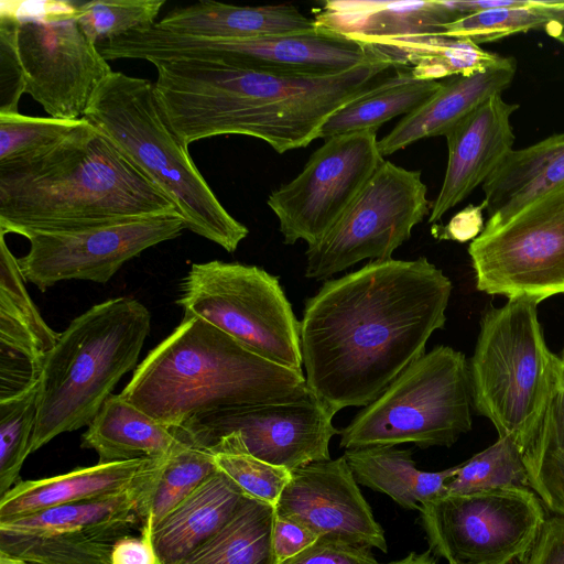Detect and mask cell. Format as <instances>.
Returning a JSON list of instances; mask_svg holds the SVG:
<instances>
[{"mask_svg":"<svg viewBox=\"0 0 564 564\" xmlns=\"http://www.w3.org/2000/svg\"><path fill=\"white\" fill-rule=\"evenodd\" d=\"M452 289L425 257L373 260L326 280L300 321L308 389L335 413L371 403L444 328Z\"/></svg>","mask_w":564,"mask_h":564,"instance_id":"1","label":"cell"},{"mask_svg":"<svg viewBox=\"0 0 564 564\" xmlns=\"http://www.w3.org/2000/svg\"><path fill=\"white\" fill-rule=\"evenodd\" d=\"M153 65L158 101L185 147L241 134L278 153L307 147L334 112L399 68L388 57L329 76L280 75L195 59Z\"/></svg>","mask_w":564,"mask_h":564,"instance_id":"2","label":"cell"},{"mask_svg":"<svg viewBox=\"0 0 564 564\" xmlns=\"http://www.w3.org/2000/svg\"><path fill=\"white\" fill-rule=\"evenodd\" d=\"M167 214H178L172 200L90 123L36 159L0 167L4 235Z\"/></svg>","mask_w":564,"mask_h":564,"instance_id":"3","label":"cell"},{"mask_svg":"<svg viewBox=\"0 0 564 564\" xmlns=\"http://www.w3.org/2000/svg\"><path fill=\"white\" fill-rule=\"evenodd\" d=\"M308 390L303 371L269 361L191 316L147 355L120 395L174 430L198 415L289 401Z\"/></svg>","mask_w":564,"mask_h":564,"instance_id":"4","label":"cell"},{"mask_svg":"<svg viewBox=\"0 0 564 564\" xmlns=\"http://www.w3.org/2000/svg\"><path fill=\"white\" fill-rule=\"evenodd\" d=\"M83 118L172 200L186 229L236 251L249 230L223 206L167 123L154 83L112 70Z\"/></svg>","mask_w":564,"mask_h":564,"instance_id":"5","label":"cell"},{"mask_svg":"<svg viewBox=\"0 0 564 564\" xmlns=\"http://www.w3.org/2000/svg\"><path fill=\"white\" fill-rule=\"evenodd\" d=\"M150 328L149 310L127 296L96 304L69 323L43 364L30 454L62 433L89 425L137 366Z\"/></svg>","mask_w":564,"mask_h":564,"instance_id":"6","label":"cell"},{"mask_svg":"<svg viewBox=\"0 0 564 564\" xmlns=\"http://www.w3.org/2000/svg\"><path fill=\"white\" fill-rule=\"evenodd\" d=\"M538 305L520 297L487 310L468 362L474 410L522 452L544 415L557 375V355L546 345Z\"/></svg>","mask_w":564,"mask_h":564,"instance_id":"7","label":"cell"},{"mask_svg":"<svg viewBox=\"0 0 564 564\" xmlns=\"http://www.w3.org/2000/svg\"><path fill=\"white\" fill-rule=\"evenodd\" d=\"M465 355L438 345L406 367L339 433L345 449L369 446L449 447L471 430Z\"/></svg>","mask_w":564,"mask_h":564,"instance_id":"8","label":"cell"},{"mask_svg":"<svg viewBox=\"0 0 564 564\" xmlns=\"http://www.w3.org/2000/svg\"><path fill=\"white\" fill-rule=\"evenodd\" d=\"M105 51L110 61L195 59L293 76L336 75L387 57L359 41L318 31L213 39L173 34L155 23L109 41Z\"/></svg>","mask_w":564,"mask_h":564,"instance_id":"9","label":"cell"},{"mask_svg":"<svg viewBox=\"0 0 564 564\" xmlns=\"http://www.w3.org/2000/svg\"><path fill=\"white\" fill-rule=\"evenodd\" d=\"M184 317H199L256 355L302 370L300 322L279 279L238 262L194 263L177 300Z\"/></svg>","mask_w":564,"mask_h":564,"instance_id":"10","label":"cell"},{"mask_svg":"<svg viewBox=\"0 0 564 564\" xmlns=\"http://www.w3.org/2000/svg\"><path fill=\"white\" fill-rule=\"evenodd\" d=\"M430 552L448 564H525L549 514L525 487L443 494L420 509Z\"/></svg>","mask_w":564,"mask_h":564,"instance_id":"11","label":"cell"},{"mask_svg":"<svg viewBox=\"0 0 564 564\" xmlns=\"http://www.w3.org/2000/svg\"><path fill=\"white\" fill-rule=\"evenodd\" d=\"M468 253L480 292L538 304L564 294V183L502 221L485 224Z\"/></svg>","mask_w":564,"mask_h":564,"instance_id":"12","label":"cell"},{"mask_svg":"<svg viewBox=\"0 0 564 564\" xmlns=\"http://www.w3.org/2000/svg\"><path fill=\"white\" fill-rule=\"evenodd\" d=\"M421 171L383 161L336 225L307 247L305 276L328 280L365 260H387L431 212Z\"/></svg>","mask_w":564,"mask_h":564,"instance_id":"13","label":"cell"},{"mask_svg":"<svg viewBox=\"0 0 564 564\" xmlns=\"http://www.w3.org/2000/svg\"><path fill=\"white\" fill-rule=\"evenodd\" d=\"M383 161L377 129L327 138L301 173L268 197L284 243L322 240Z\"/></svg>","mask_w":564,"mask_h":564,"instance_id":"14","label":"cell"},{"mask_svg":"<svg viewBox=\"0 0 564 564\" xmlns=\"http://www.w3.org/2000/svg\"><path fill=\"white\" fill-rule=\"evenodd\" d=\"M335 414L308 390L289 401L198 415L174 431L181 438L207 449L221 437L235 434L252 456L292 471L330 458V440L340 433L333 424Z\"/></svg>","mask_w":564,"mask_h":564,"instance_id":"15","label":"cell"},{"mask_svg":"<svg viewBox=\"0 0 564 564\" xmlns=\"http://www.w3.org/2000/svg\"><path fill=\"white\" fill-rule=\"evenodd\" d=\"M184 229L178 214H167L73 230L26 232L23 237L30 249L18 263L25 281L41 292L67 280L106 283L127 261L178 237Z\"/></svg>","mask_w":564,"mask_h":564,"instance_id":"16","label":"cell"},{"mask_svg":"<svg viewBox=\"0 0 564 564\" xmlns=\"http://www.w3.org/2000/svg\"><path fill=\"white\" fill-rule=\"evenodd\" d=\"M19 53L25 93L53 118L82 119L112 69L76 18L21 22Z\"/></svg>","mask_w":564,"mask_h":564,"instance_id":"17","label":"cell"},{"mask_svg":"<svg viewBox=\"0 0 564 564\" xmlns=\"http://www.w3.org/2000/svg\"><path fill=\"white\" fill-rule=\"evenodd\" d=\"M275 510L278 516L302 523L318 538L388 551L384 531L344 456L292 470Z\"/></svg>","mask_w":564,"mask_h":564,"instance_id":"18","label":"cell"},{"mask_svg":"<svg viewBox=\"0 0 564 564\" xmlns=\"http://www.w3.org/2000/svg\"><path fill=\"white\" fill-rule=\"evenodd\" d=\"M518 109V104L496 95L446 133L447 166L429 223L441 220L500 165L514 143L511 116Z\"/></svg>","mask_w":564,"mask_h":564,"instance_id":"19","label":"cell"},{"mask_svg":"<svg viewBox=\"0 0 564 564\" xmlns=\"http://www.w3.org/2000/svg\"><path fill=\"white\" fill-rule=\"evenodd\" d=\"M24 281L0 232V386L8 391H22L39 381L61 335L45 323Z\"/></svg>","mask_w":564,"mask_h":564,"instance_id":"20","label":"cell"},{"mask_svg":"<svg viewBox=\"0 0 564 564\" xmlns=\"http://www.w3.org/2000/svg\"><path fill=\"white\" fill-rule=\"evenodd\" d=\"M161 459L97 463L48 478L19 481L0 498V522L135 489L155 476Z\"/></svg>","mask_w":564,"mask_h":564,"instance_id":"21","label":"cell"},{"mask_svg":"<svg viewBox=\"0 0 564 564\" xmlns=\"http://www.w3.org/2000/svg\"><path fill=\"white\" fill-rule=\"evenodd\" d=\"M453 1L327 0L315 10V31L366 43L381 37L442 33L460 19Z\"/></svg>","mask_w":564,"mask_h":564,"instance_id":"22","label":"cell"},{"mask_svg":"<svg viewBox=\"0 0 564 564\" xmlns=\"http://www.w3.org/2000/svg\"><path fill=\"white\" fill-rule=\"evenodd\" d=\"M516 72V59L503 56L487 69L443 80L441 88L424 105L404 116L378 140L381 155H390L424 138L445 137L489 98L501 95L511 85Z\"/></svg>","mask_w":564,"mask_h":564,"instance_id":"23","label":"cell"},{"mask_svg":"<svg viewBox=\"0 0 564 564\" xmlns=\"http://www.w3.org/2000/svg\"><path fill=\"white\" fill-rule=\"evenodd\" d=\"M248 498L218 469L150 531L158 564H181L219 532Z\"/></svg>","mask_w":564,"mask_h":564,"instance_id":"24","label":"cell"},{"mask_svg":"<svg viewBox=\"0 0 564 564\" xmlns=\"http://www.w3.org/2000/svg\"><path fill=\"white\" fill-rule=\"evenodd\" d=\"M155 25L177 35L213 39H252L315 31L313 18L291 4L249 7L216 1L175 8Z\"/></svg>","mask_w":564,"mask_h":564,"instance_id":"25","label":"cell"},{"mask_svg":"<svg viewBox=\"0 0 564 564\" xmlns=\"http://www.w3.org/2000/svg\"><path fill=\"white\" fill-rule=\"evenodd\" d=\"M564 183V133L511 150L481 185L486 225L502 221Z\"/></svg>","mask_w":564,"mask_h":564,"instance_id":"26","label":"cell"},{"mask_svg":"<svg viewBox=\"0 0 564 564\" xmlns=\"http://www.w3.org/2000/svg\"><path fill=\"white\" fill-rule=\"evenodd\" d=\"M181 442L169 429L120 394H110L82 435L80 446L94 449L98 463L165 457Z\"/></svg>","mask_w":564,"mask_h":564,"instance_id":"27","label":"cell"},{"mask_svg":"<svg viewBox=\"0 0 564 564\" xmlns=\"http://www.w3.org/2000/svg\"><path fill=\"white\" fill-rule=\"evenodd\" d=\"M343 456L359 485L389 496L408 510L420 511L423 505L445 494L446 484L459 468L420 470L412 452L397 446L345 449Z\"/></svg>","mask_w":564,"mask_h":564,"instance_id":"28","label":"cell"},{"mask_svg":"<svg viewBox=\"0 0 564 564\" xmlns=\"http://www.w3.org/2000/svg\"><path fill=\"white\" fill-rule=\"evenodd\" d=\"M367 44L398 67H409L421 80L470 75L499 63L503 56L485 51L468 40L435 34L381 37Z\"/></svg>","mask_w":564,"mask_h":564,"instance_id":"29","label":"cell"},{"mask_svg":"<svg viewBox=\"0 0 564 564\" xmlns=\"http://www.w3.org/2000/svg\"><path fill=\"white\" fill-rule=\"evenodd\" d=\"M141 524L124 520L85 531L18 533L0 529V552L29 564H110L115 543Z\"/></svg>","mask_w":564,"mask_h":564,"instance_id":"30","label":"cell"},{"mask_svg":"<svg viewBox=\"0 0 564 564\" xmlns=\"http://www.w3.org/2000/svg\"><path fill=\"white\" fill-rule=\"evenodd\" d=\"M442 86L440 80L416 79L409 67H399L381 86L351 100L334 112L317 139L379 129L390 119L408 115L424 105Z\"/></svg>","mask_w":564,"mask_h":564,"instance_id":"31","label":"cell"},{"mask_svg":"<svg viewBox=\"0 0 564 564\" xmlns=\"http://www.w3.org/2000/svg\"><path fill=\"white\" fill-rule=\"evenodd\" d=\"M275 506L249 497L235 517L181 564H278Z\"/></svg>","mask_w":564,"mask_h":564,"instance_id":"32","label":"cell"},{"mask_svg":"<svg viewBox=\"0 0 564 564\" xmlns=\"http://www.w3.org/2000/svg\"><path fill=\"white\" fill-rule=\"evenodd\" d=\"M531 490L545 509L564 517V387L556 383L538 426L523 452Z\"/></svg>","mask_w":564,"mask_h":564,"instance_id":"33","label":"cell"},{"mask_svg":"<svg viewBox=\"0 0 564 564\" xmlns=\"http://www.w3.org/2000/svg\"><path fill=\"white\" fill-rule=\"evenodd\" d=\"M217 470L209 449L181 438L171 453L161 459L144 507L141 528L151 531Z\"/></svg>","mask_w":564,"mask_h":564,"instance_id":"34","label":"cell"},{"mask_svg":"<svg viewBox=\"0 0 564 564\" xmlns=\"http://www.w3.org/2000/svg\"><path fill=\"white\" fill-rule=\"evenodd\" d=\"M88 124L84 118L66 120L0 112V167L36 159Z\"/></svg>","mask_w":564,"mask_h":564,"instance_id":"35","label":"cell"},{"mask_svg":"<svg viewBox=\"0 0 564 564\" xmlns=\"http://www.w3.org/2000/svg\"><path fill=\"white\" fill-rule=\"evenodd\" d=\"M511 487L530 488L523 452L510 437H498L492 445L459 464L458 471L446 484L445 494Z\"/></svg>","mask_w":564,"mask_h":564,"instance_id":"36","label":"cell"},{"mask_svg":"<svg viewBox=\"0 0 564 564\" xmlns=\"http://www.w3.org/2000/svg\"><path fill=\"white\" fill-rule=\"evenodd\" d=\"M40 383L13 398L0 401V498L19 478L30 454L39 409Z\"/></svg>","mask_w":564,"mask_h":564,"instance_id":"37","label":"cell"},{"mask_svg":"<svg viewBox=\"0 0 564 564\" xmlns=\"http://www.w3.org/2000/svg\"><path fill=\"white\" fill-rule=\"evenodd\" d=\"M219 470L251 498L276 505L291 478V470L249 454L235 434L218 440L210 448Z\"/></svg>","mask_w":564,"mask_h":564,"instance_id":"38","label":"cell"},{"mask_svg":"<svg viewBox=\"0 0 564 564\" xmlns=\"http://www.w3.org/2000/svg\"><path fill=\"white\" fill-rule=\"evenodd\" d=\"M165 0H94L77 4L76 20L99 44L154 24Z\"/></svg>","mask_w":564,"mask_h":564,"instance_id":"39","label":"cell"},{"mask_svg":"<svg viewBox=\"0 0 564 564\" xmlns=\"http://www.w3.org/2000/svg\"><path fill=\"white\" fill-rule=\"evenodd\" d=\"M546 22L547 18L539 8L538 0H532L525 7L490 9L465 15L448 23L441 34L479 45L517 33L543 30Z\"/></svg>","mask_w":564,"mask_h":564,"instance_id":"40","label":"cell"},{"mask_svg":"<svg viewBox=\"0 0 564 564\" xmlns=\"http://www.w3.org/2000/svg\"><path fill=\"white\" fill-rule=\"evenodd\" d=\"M20 21L0 17V112H19L25 76L19 53Z\"/></svg>","mask_w":564,"mask_h":564,"instance_id":"41","label":"cell"},{"mask_svg":"<svg viewBox=\"0 0 564 564\" xmlns=\"http://www.w3.org/2000/svg\"><path fill=\"white\" fill-rule=\"evenodd\" d=\"M280 564H381L370 547L330 536H319L312 545Z\"/></svg>","mask_w":564,"mask_h":564,"instance_id":"42","label":"cell"},{"mask_svg":"<svg viewBox=\"0 0 564 564\" xmlns=\"http://www.w3.org/2000/svg\"><path fill=\"white\" fill-rule=\"evenodd\" d=\"M77 4L72 1H0V17L15 19L20 22H53L76 18Z\"/></svg>","mask_w":564,"mask_h":564,"instance_id":"43","label":"cell"},{"mask_svg":"<svg viewBox=\"0 0 564 564\" xmlns=\"http://www.w3.org/2000/svg\"><path fill=\"white\" fill-rule=\"evenodd\" d=\"M525 564H564V517L549 512Z\"/></svg>","mask_w":564,"mask_h":564,"instance_id":"44","label":"cell"},{"mask_svg":"<svg viewBox=\"0 0 564 564\" xmlns=\"http://www.w3.org/2000/svg\"><path fill=\"white\" fill-rule=\"evenodd\" d=\"M317 539L318 536L302 523L276 514L273 547L278 564L304 551Z\"/></svg>","mask_w":564,"mask_h":564,"instance_id":"45","label":"cell"},{"mask_svg":"<svg viewBox=\"0 0 564 564\" xmlns=\"http://www.w3.org/2000/svg\"><path fill=\"white\" fill-rule=\"evenodd\" d=\"M484 209L482 203L478 206L469 205L457 213L447 225L434 224L432 235L440 240L473 241L485 228Z\"/></svg>","mask_w":564,"mask_h":564,"instance_id":"46","label":"cell"},{"mask_svg":"<svg viewBox=\"0 0 564 564\" xmlns=\"http://www.w3.org/2000/svg\"><path fill=\"white\" fill-rule=\"evenodd\" d=\"M110 564H158L150 531L141 528L140 535H126L112 546Z\"/></svg>","mask_w":564,"mask_h":564,"instance_id":"47","label":"cell"},{"mask_svg":"<svg viewBox=\"0 0 564 564\" xmlns=\"http://www.w3.org/2000/svg\"><path fill=\"white\" fill-rule=\"evenodd\" d=\"M538 6L547 18L543 31L564 45V0H538Z\"/></svg>","mask_w":564,"mask_h":564,"instance_id":"48","label":"cell"},{"mask_svg":"<svg viewBox=\"0 0 564 564\" xmlns=\"http://www.w3.org/2000/svg\"><path fill=\"white\" fill-rule=\"evenodd\" d=\"M382 564V563H381ZM386 564H436L430 552H411L405 557Z\"/></svg>","mask_w":564,"mask_h":564,"instance_id":"49","label":"cell"},{"mask_svg":"<svg viewBox=\"0 0 564 564\" xmlns=\"http://www.w3.org/2000/svg\"><path fill=\"white\" fill-rule=\"evenodd\" d=\"M0 564H29L22 558L0 552Z\"/></svg>","mask_w":564,"mask_h":564,"instance_id":"50","label":"cell"},{"mask_svg":"<svg viewBox=\"0 0 564 564\" xmlns=\"http://www.w3.org/2000/svg\"><path fill=\"white\" fill-rule=\"evenodd\" d=\"M557 379L564 387V349L557 355Z\"/></svg>","mask_w":564,"mask_h":564,"instance_id":"51","label":"cell"}]
</instances>
